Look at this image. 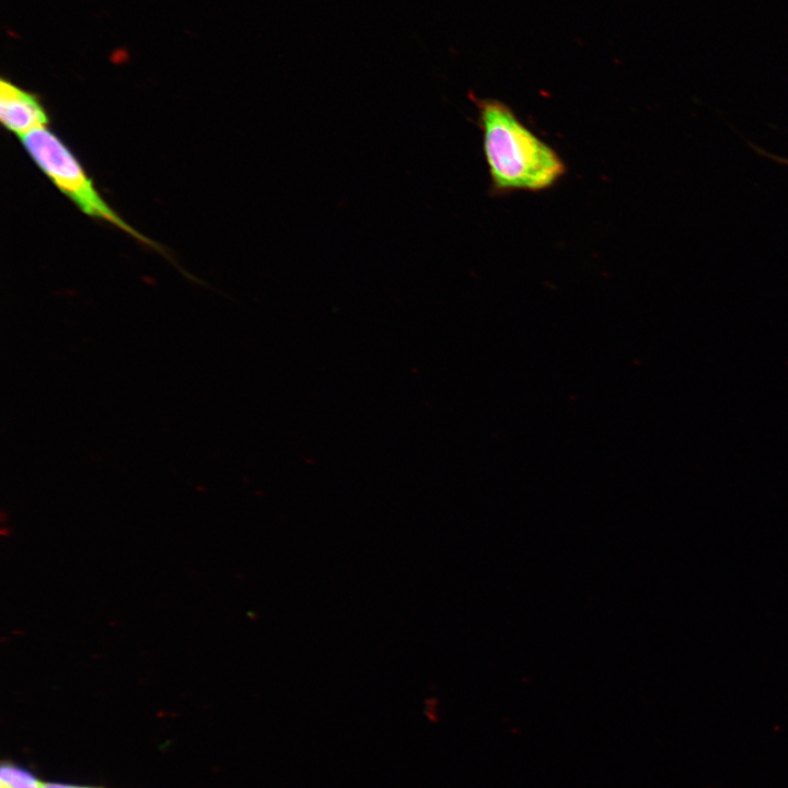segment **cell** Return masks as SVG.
I'll return each instance as SVG.
<instances>
[{
  "label": "cell",
  "instance_id": "5b68a950",
  "mask_svg": "<svg viewBox=\"0 0 788 788\" xmlns=\"http://www.w3.org/2000/svg\"><path fill=\"white\" fill-rule=\"evenodd\" d=\"M42 788H92V787H80V786L66 785V784L48 783V784H43Z\"/></svg>",
  "mask_w": 788,
  "mask_h": 788
},
{
  "label": "cell",
  "instance_id": "7a4b0ae2",
  "mask_svg": "<svg viewBox=\"0 0 788 788\" xmlns=\"http://www.w3.org/2000/svg\"><path fill=\"white\" fill-rule=\"evenodd\" d=\"M20 140L37 167L84 215L103 220L147 246L160 250L155 242L134 229L106 202L78 158L48 127L35 129Z\"/></svg>",
  "mask_w": 788,
  "mask_h": 788
},
{
  "label": "cell",
  "instance_id": "6da1fadb",
  "mask_svg": "<svg viewBox=\"0 0 788 788\" xmlns=\"http://www.w3.org/2000/svg\"><path fill=\"white\" fill-rule=\"evenodd\" d=\"M484 155L497 192H538L553 186L566 171L563 160L529 129L505 103L478 102Z\"/></svg>",
  "mask_w": 788,
  "mask_h": 788
},
{
  "label": "cell",
  "instance_id": "3957f363",
  "mask_svg": "<svg viewBox=\"0 0 788 788\" xmlns=\"http://www.w3.org/2000/svg\"><path fill=\"white\" fill-rule=\"evenodd\" d=\"M0 120L7 130L21 138L35 129L47 127L49 116L37 95L2 79Z\"/></svg>",
  "mask_w": 788,
  "mask_h": 788
},
{
  "label": "cell",
  "instance_id": "8992f818",
  "mask_svg": "<svg viewBox=\"0 0 788 788\" xmlns=\"http://www.w3.org/2000/svg\"><path fill=\"white\" fill-rule=\"evenodd\" d=\"M755 149H756L761 154H763V155H765V157H767V158H772L773 160L777 161L778 163H781V164H785V165L788 166V159L780 158V157H775V155H773V154L766 153L764 150H758V148H755Z\"/></svg>",
  "mask_w": 788,
  "mask_h": 788
},
{
  "label": "cell",
  "instance_id": "277c9868",
  "mask_svg": "<svg viewBox=\"0 0 788 788\" xmlns=\"http://www.w3.org/2000/svg\"><path fill=\"white\" fill-rule=\"evenodd\" d=\"M1 788H42V783L30 772L11 763H3L0 770Z\"/></svg>",
  "mask_w": 788,
  "mask_h": 788
}]
</instances>
